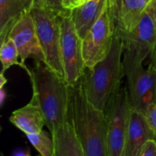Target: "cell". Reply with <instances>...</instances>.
Segmentation results:
<instances>
[{
    "label": "cell",
    "mask_w": 156,
    "mask_h": 156,
    "mask_svg": "<svg viewBox=\"0 0 156 156\" xmlns=\"http://www.w3.org/2000/svg\"><path fill=\"white\" fill-rule=\"evenodd\" d=\"M33 88V97L39 104L46 126L51 136L70 121L69 85L44 62L35 60L34 66L27 72Z\"/></svg>",
    "instance_id": "obj_1"
},
{
    "label": "cell",
    "mask_w": 156,
    "mask_h": 156,
    "mask_svg": "<svg viewBox=\"0 0 156 156\" xmlns=\"http://www.w3.org/2000/svg\"><path fill=\"white\" fill-rule=\"evenodd\" d=\"M70 122L85 156H108L107 117L87 99L82 79L69 86Z\"/></svg>",
    "instance_id": "obj_2"
},
{
    "label": "cell",
    "mask_w": 156,
    "mask_h": 156,
    "mask_svg": "<svg viewBox=\"0 0 156 156\" xmlns=\"http://www.w3.org/2000/svg\"><path fill=\"white\" fill-rule=\"evenodd\" d=\"M123 51V43L115 34L109 54L94 66L86 67L81 77L88 101L105 113L122 88L121 82L125 76Z\"/></svg>",
    "instance_id": "obj_3"
},
{
    "label": "cell",
    "mask_w": 156,
    "mask_h": 156,
    "mask_svg": "<svg viewBox=\"0 0 156 156\" xmlns=\"http://www.w3.org/2000/svg\"><path fill=\"white\" fill-rule=\"evenodd\" d=\"M144 59L135 51L124 50L123 63L132 108L145 113L156 102V73L151 67L146 69Z\"/></svg>",
    "instance_id": "obj_4"
},
{
    "label": "cell",
    "mask_w": 156,
    "mask_h": 156,
    "mask_svg": "<svg viewBox=\"0 0 156 156\" xmlns=\"http://www.w3.org/2000/svg\"><path fill=\"white\" fill-rule=\"evenodd\" d=\"M47 66L65 79L61 56V20L62 17L47 9L31 7L30 10Z\"/></svg>",
    "instance_id": "obj_5"
},
{
    "label": "cell",
    "mask_w": 156,
    "mask_h": 156,
    "mask_svg": "<svg viewBox=\"0 0 156 156\" xmlns=\"http://www.w3.org/2000/svg\"><path fill=\"white\" fill-rule=\"evenodd\" d=\"M115 34V26L110 0H107L103 11L92 27L82 39V53L87 68L94 66L107 57L111 51Z\"/></svg>",
    "instance_id": "obj_6"
},
{
    "label": "cell",
    "mask_w": 156,
    "mask_h": 156,
    "mask_svg": "<svg viewBox=\"0 0 156 156\" xmlns=\"http://www.w3.org/2000/svg\"><path fill=\"white\" fill-rule=\"evenodd\" d=\"M61 56L65 80L69 86L77 83L86 69L82 53V40L78 34L71 15L61 20Z\"/></svg>",
    "instance_id": "obj_7"
},
{
    "label": "cell",
    "mask_w": 156,
    "mask_h": 156,
    "mask_svg": "<svg viewBox=\"0 0 156 156\" xmlns=\"http://www.w3.org/2000/svg\"><path fill=\"white\" fill-rule=\"evenodd\" d=\"M131 105L126 87H123L105 113L108 156H123Z\"/></svg>",
    "instance_id": "obj_8"
},
{
    "label": "cell",
    "mask_w": 156,
    "mask_h": 156,
    "mask_svg": "<svg viewBox=\"0 0 156 156\" xmlns=\"http://www.w3.org/2000/svg\"><path fill=\"white\" fill-rule=\"evenodd\" d=\"M16 45L21 62H24L29 57L47 65L45 56L41 48L35 24L30 11L25 12L15 24L9 32V36Z\"/></svg>",
    "instance_id": "obj_9"
},
{
    "label": "cell",
    "mask_w": 156,
    "mask_h": 156,
    "mask_svg": "<svg viewBox=\"0 0 156 156\" xmlns=\"http://www.w3.org/2000/svg\"><path fill=\"white\" fill-rule=\"evenodd\" d=\"M124 50L135 51L145 60L156 45V20L146 8L137 25L129 32H117Z\"/></svg>",
    "instance_id": "obj_10"
},
{
    "label": "cell",
    "mask_w": 156,
    "mask_h": 156,
    "mask_svg": "<svg viewBox=\"0 0 156 156\" xmlns=\"http://www.w3.org/2000/svg\"><path fill=\"white\" fill-rule=\"evenodd\" d=\"M156 140L143 113L131 107L123 156H138L149 140Z\"/></svg>",
    "instance_id": "obj_11"
},
{
    "label": "cell",
    "mask_w": 156,
    "mask_h": 156,
    "mask_svg": "<svg viewBox=\"0 0 156 156\" xmlns=\"http://www.w3.org/2000/svg\"><path fill=\"white\" fill-rule=\"evenodd\" d=\"M148 0H110L115 31L129 32L141 19Z\"/></svg>",
    "instance_id": "obj_12"
},
{
    "label": "cell",
    "mask_w": 156,
    "mask_h": 156,
    "mask_svg": "<svg viewBox=\"0 0 156 156\" xmlns=\"http://www.w3.org/2000/svg\"><path fill=\"white\" fill-rule=\"evenodd\" d=\"M9 120L25 134L41 132L46 126L44 113L34 97L27 105L14 111Z\"/></svg>",
    "instance_id": "obj_13"
},
{
    "label": "cell",
    "mask_w": 156,
    "mask_h": 156,
    "mask_svg": "<svg viewBox=\"0 0 156 156\" xmlns=\"http://www.w3.org/2000/svg\"><path fill=\"white\" fill-rule=\"evenodd\" d=\"M106 2L107 0H87L72 10V19L82 40L99 18Z\"/></svg>",
    "instance_id": "obj_14"
},
{
    "label": "cell",
    "mask_w": 156,
    "mask_h": 156,
    "mask_svg": "<svg viewBox=\"0 0 156 156\" xmlns=\"http://www.w3.org/2000/svg\"><path fill=\"white\" fill-rule=\"evenodd\" d=\"M31 6L23 0H0V43L2 44L15 23Z\"/></svg>",
    "instance_id": "obj_15"
},
{
    "label": "cell",
    "mask_w": 156,
    "mask_h": 156,
    "mask_svg": "<svg viewBox=\"0 0 156 156\" xmlns=\"http://www.w3.org/2000/svg\"><path fill=\"white\" fill-rule=\"evenodd\" d=\"M52 137L55 146L53 156H85L70 121L59 128Z\"/></svg>",
    "instance_id": "obj_16"
},
{
    "label": "cell",
    "mask_w": 156,
    "mask_h": 156,
    "mask_svg": "<svg viewBox=\"0 0 156 156\" xmlns=\"http://www.w3.org/2000/svg\"><path fill=\"white\" fill-rule=\"evenodd\" d=\"M19 53L17 49L16 45L12 38L8 37L5 41L1 44V48H0V60H1L2 66V73L4 74L5 72L14 65H17L21 66L26 72L28 71L29 69L27 66H24L21 62L18 61Z\"/></svg>",
    "instance_id": "obj_17"
},
{
    "label": "cell",
    "mask_w": 156,
    "mask_h": 156,
    "mask_svg": "<svg viewBox=\"0 0 156 156\" xmlns=\"http://www.w3.org/2000/svg\"><path fill=\"white\" fill-rule=\"evenodd\" d=\"M26 136L37 149L41 156H53L55 152L54 141L48 133L42 130L36 133L26 134Z\"/></svg>",
    "instance_id": "obj_18"
},
{
    "label": "cell",
    "mask_w": 156,
    "mask_h": 156,
    "mask_svg": "<svg viewBox=\"0 0 156 156\" xmlns=\"http://www.w3.org/2000/svg\"><path fill=\"white\" fill-rule=\"evenodd\" d=\"M32 7H38L55 12L59 16L64 17L71 15L72 11L64 7L63 0H34Z\"/></svg>",
    "instance_id": "obj_19"
},
{
    "label": "cell",
    "mask_w": 156,
    "mask_h": 156,
    "mask_svg": "<svg viewBox=\"0 0 156 156\" xmlns=\"http://www.w3.org/2000/svg\"><path fill=\"white\" fill-rule=\"evenodd\" d=\"M149 127L156 136V102L152 104L145 113Z\"/></svg>",
    "instance_id": "obj_20"
},
{
    "label": "cell",
    "mask_w": 156,
    "mask_h": 156,
    "mask_svg": "<svg viewBox=\"0 0 156 156\" xmlns=\"http://www.w3.org/2000/svg\"><path fill=\"white\" fill-rule=\"evenodd\" d=\"M138 156H156V140H149Z\"/></svg>",
    "instance_id": "obj_21"
},
{
    "label": "cell",
    "mask_w": 156,
    "mask_h": 156,
    "mask_svg": "<svg viewBox=\"0 0 156 156\" xmlns=\"http://www.w3.org/2000/svg\"><path fill=\"white\" fill-rule=\"evenodd\" d=\"M80 5L81 2L79 0H63L64 7L69 11H72Z\"/></svg>",
    "instance_id": "obj_22"
},
{
    "label": "cell",
    "mask_w": 156,
    "mask_h": 156,
    "mask_svg": "<svg viewBox=\"0 0 156 156\" xmlns=\"http://www.w3.org/2000/svg\"><path fill=\"white\" fill-rule=\"evenodd\" d=\"M149 66L151 67L156 73V45L150 54V63Z\"/></svg>",
    "instance_id": "obj_23"
},
{
    "label": "cell",
    "mask_w": 156,
    "mask_h": 156,
    "mask_svg": "<svg viewBox=\"0 0 156 156\" xmlns=\"http://www.w3.org/2000/svg\"><path fill=\"white\" fill-rule=\"evenodd\" d=\"M147 9L152 14L153 17L156 20V0H150L148 3Z\"/></svg>",
    "instance_id": "obj_24"
},
{
    "label": "cell",
    "mask_w": 156,
    "mask_h": 156,
    "mask_svg": "<svg viewBox=\"0 0 156 156\" xmlns=\"http://www.w3.org/2000/svg\"><path fill=\"white\" fill-rule=\"evenodd\" d=\"M7 82L5 79L4 78V74L1 73V89H2V87L4 85V84Z\"/></svg>",
    "instance_id": "obj_25"
},
{
    "label": "cell",
    "mask_w": 156,
    "mask_h": 156,
    "mask_svg": "<svg viewBox=\"0 0 156 156\" xmlns=\"http://www.w3.org/2000/svg\"><path fill=\"white\" fill-rule=\"evenodd\" d=\"M23 1H24L25 2H27V4H29L32 7V4H33L34 0H23Z\"/></svg>",
    "instance_id": "obj_26"
},
{
    "label": "cell",
    "mask_w": 156,
    "mask_h": 156,
    "mask_svg": "<svg viewBox=\"0 0 156 156\" xmlns=\"http://www.w3.org/2000/svg\"><path fill=\"white\" fill-rule=\"evenodd\" d=\"M85 1H87V0H82V3H83V2H85Z\"/></svg>",
    "instance_id": "obj_27"
},
{
    "label": "cell",
    "mask_w": 156,
    "mask_h": 156,
    "mask_svg": "<svg viewBox=\"0 0 156 156\" xmlns=\"http://www.w3.org/2000/svg\"><path fill=\"white\" fill-rule=\"evenodd\" d=\"M79 1H80V2H81V4H82V0H79Z\"/></svg>",
    "instance_id": "obj_28"
},
{
    "label": "cell",
    "mask_w": 156,
    "mask_h": 156,
    "mask_svg": "<svg viewBox=\"0 0 156 156\" xmlns=\"http://www.w3.org/2000/svg\"><path fill=\"white\" fill-rule=\"evenodd\" d=\"M1 156H4V155H3V154H1Z\"/></svg>",
    "instance_id": "obj_29"
},
{
    "label": "cell",
    "mask_w": 156,
    "mask_h": 156,
    "mask_svg": "<svg viewBox=\"0 0 156 156\" xmlns=\"http://www.w3.org/2000/svg\"><path fill=\"white\" fill-rule=\"evenodd\" d=\"M148 1H149H149H150V0H148Z\"/></svg>",
    "instance_id": "obj_30"
},
{
    "label": "cell",
    "mask_w": 156,
    "mask_h": 156,
    "mask_svg": "<svg viewBox=\"0 0 156 156\" xmlns=\"http://www.w3.org/2000/svg\"><path fill=\"white\" fill-rule=\"evenodd\" d=\"M37 156H41V155H37Z\"/></svg>",
    "instance_id": "obj_31"
}]
</instances>
